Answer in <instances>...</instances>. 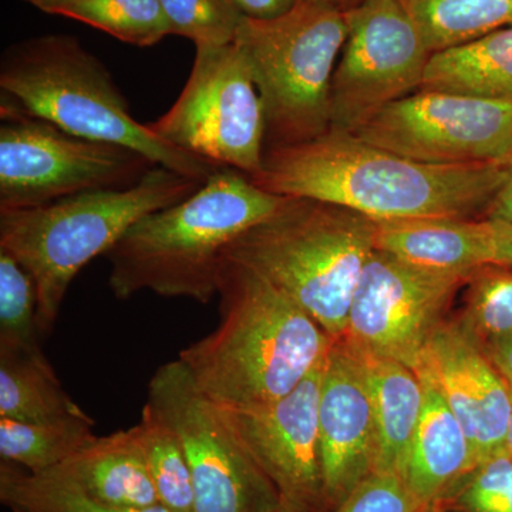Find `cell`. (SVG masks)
<instances>
[{
	"instance_id": "18",
	"label": "cell",
	"mask_w": 512,
	"mask_h": 512,
	"mask_svg": "<svg viewBox=\"0 0 512 512\" xmlns=\"http://www.w3.org/2000/svg\"><path fill=\"white\" fill-rule=\"evenodd\" d=\"M416 373L423 383V406L400 477L421 505H429L476 467L477 458L436 384L423 370Z\"/></svg>"
},
{
	"instance_id": "1",
	"label": "cell",
	"mask_w": 512,
	"mask_h": 512,
	"mask_svg": "<svg viewBox=\"0 0 512 512\" xmlns=\"http://www.w3.org/2000/svg\"><path fill=\"white\" fill-rule=\"evenodd\" d=\"M508 164L420 163L330 128L303 143L266 148L261 171L249 178L272 194L329 202L375 221L471 220L487 211Z\"/></svg>"
},
{
	"instance_id": "22",
	"label": "cell",
	"mask_w": 512,
	"mask_h": 512,
	"mask_svg": "<svg viewBox=\"0 0 512 512\" xmlns=\"http://www.w3.org/2000/svg\"><path fill=\"white\" fill-rule=\"evenodd\" d=\"M86 416L63 389L52 365L0 350V419L47 423Z\"/></svg>"
},
{
	"instance_id": "33",
	"label": "cell",
	"mask_w": 512,
	"mask_h": 512,
	"mask_svg": "<svg viewBox=\"0 0 512 512\" xmlns=\"http://www.w3.org/2000/svg\"><path fill=\"white\" fill-rule=\"evenodd\" d=\"M244 16L252 19H274L285 15L298 0H229Z\"/></svg>"
},
{
	"instance_id": "2",
	"label": "cell",
	"mask_w": 512,
	"mask_h": 512,
	"mask_svg": "<svg viewBox=\"0 0 512 512\" xmlns=\"http://www.w3.org/2000/svg\"><path fill=\"white\" fill-rule=\"evenodd\" d=\"M220 325L178 359L224 409L278 402L329 355L335 339L301 306L251 269L222 258Z\"/></svg>"
},
{
	"instance_id": "41",
	"label": "cell",
	"mask_w": 512,
	"mask_h": 512,
	"mask_svg": "<svg viewBox=\"0 0 512 512\" xmlns=\"http://www.w3.org/2000/svg\"><path fill=\"white\" fill-rule=\"evenodd\" d=\"M419 512H446L437 504L424 505Z\"/></svg>"
},
{
	"instance_id": "27",
	"label": "cell",
	"mask_w": 512,
	"mask_h": 512,
	"mask_svg": "<svg viewBox=\"0 0 512 512\" xmlns=\"http://www.w3.org/2000/svg\"><path fill=\"white\" fill-rule=\"evenodd\" d=\"M39 335L35 279L0 249V350L49 366Z\"/></svg>"
},
{
	"instance_id": "7",
	"label": "cell",
	"mask_w": 512,
	"mask_h": 512,
	"mask_svg": "<svg viewBox=\"0 0 512 512\" xmlns=\"http://www.w3.org/2000/svg\"><path fill=\"white\" fill-rule=\"evenodd\" d=\"M346 36L345 10L302 0L278 18H242L235 42L261 96L269 148L330 130V90Z\"/></svg>"
},
{
	"instance_id": "3",
	"label": "cell",
	"mask_w": 512,
	"mask_h": 512,
	"mask_svg": "<svg viewBox=\"0 0 512 512\" xmlns=\"http://www.w3.org/2000/svg\"><path fill=\"white\" fill-rule=\"evenodd\" d=\"M284 200L247 174L220 168L187 200L141 218L104 255L111 292L120 301L154 292L210 302L218 296L229 245L271 217Z\"/></svg>"
},
{
	"instance_id": "28",
	"label": "cell",
	"mask_w": 512,
	"mask_h": 512,
	"mask_svg": "<svg viewBox=\"0 0 512 512\" xmlns=\"http://www.w3.org/2000/svg\"><path fill=\"white\" fill-rule=\"evenodd\" d=\"M0 501L12 512H171L161 504L147 508H116L96 503L76 488L15 464L0 463Z\"/></svg>"
},
{
	"instance_id": "20",
	"label": "cell",
	"mask_w": 512,
	"mask_h": 512,
	"mask_svg": "<svg viewBox=\"0 0 512 512\" xmlns=\"http://www.w3.org/2000/svg\"><path fill=\"white\" fill-rule=\"evenodd\" d=\"M355 352L362 362L375 414V473L400 476L420 420L423 383L416 370L403 363Z\"/></svg>"
},
{
	"instance_id": "30",
	"label": "cell",
	"mask_w": 512,
	"mask_h": 512,
	"mask_svg": "<svg viewBox=\"0 0 512 512\" xmlns=\"http://www.w3.org/2000/svg\"><path fill=\"white\" fill-rule=\"evenodd\" d=\"M434 504L446 512H512V457L503 450L480 461Z\"/></svg>"
},
{
	"instance_id": "12",
	"label": "cell",
	"mask_w": 512,
	"mask_h": 512,
	"mask_svg": "<svg viewBox=\"0 0 512 512\" xmlns=\"http://www.w3.org/2000/svg\"><path fill=\"white\" fill-rule=\"evenodd\" d=\"M352 134L420 163H507L512 103L420 89L383 107Z\"/></svg>"
},
{
	"instance_id": "19",
	"label": "cell",
	"mask_w": 512,
	"mask_h": 512,
	"mask_svg": "<svg viewBox=\"0 0 512 512\" xmlns=\"http://www.w3.org/2000/svg\"><path fill=\"white\" fill-rule=\"evenodd\" d=\"M43 474L109 507L147 508L160 504L136 426L97 436L82 451Z\"/></svg>"
},
{
	"instance_id": "32",
	"label": "cell",
	"mask_w": 512,
	"mask_h": 512,
	"mask_svg": "<svg viewBox=\"0 0 512 512\" xmlns=\"http://www.w3.org/2000/svg\"><path fill=\"white\" fill-rule=\"evenodd\" d=\"M423 507L402 477L373 473L333 512H419Z\"/></svg>"
},
{
	"instance_id": "29",
	"label": "cell",
	"mask_w": 512,
	"mask_h": 512,
	"mask_svg": "<svg viewBox=\"0 0 512 512\" xmlns=\"http://www.w3.org/2000/svg\"><path fill=\"white\" fill-rule=\"evenodd\" d=\"M466 286L461 325L481 345L512 332V266L485 265Z\"/></svg>"
},
{
	"instance_id": "34",
	"label": "cell",
	"mask_w": 512,
	"mask_h": 512,
	"mask_svg": "<svg viewBox=\"0 0 512 512\" xmlns=\"http://www.w3.org/2000/svg\"><path fill=\"white\" fill-rule=\"evenodd\" d=\"M491 242H493V265L512 266V224L491 221Z\"/></svg>"
},
{
	"instance_id": "4",
	"label": "cell",
	"mask_w": 512,
	"mask_h": 512,
	"mask_svg": "<svg viewBox=\"0 0 512 512\" xmlns=\"http://www.w3.org/2000/svg\"><path fill=\"white\" fill-rule=\"evenodd\" d=\"M0 90V107L73 136L130 148L201 183L221 168L178 150L134 119L109 69L76 37L46 35L10 46L0 63Z\"/></svg>"
},
{
	"instance_id": "8",
	"label": "cell",
	"mask_w": 512,
	"mask_h": 512,
	"mask_svg": "<svg viewBox=\"0 0 512 512\" xmlns=\"http://www.w3.org/2000/svg\"><path fill=\"white\" fill-rule=\"evenodd\" d=\"M147 126L184 153L248 177L258 174L266 148L264 106L242 47H197L180 97Z\"/></svg>"
},
{
	"instance_id": "11",
	"label": "cell",
	"mask_w": 512,
	"mask_h": 512,
	"mask_svg": "<svg viewBox=\"0 0 512 512\" xmlns=\"http://www.w3.org/2000/svg\"><path fill=\"white\" fill-rule=\"evenodd\" d=\"M345 16L330 128L355 133L383 107L421 89L433 53L402 0H359Z\"/></svg>"
},
{
	"instance_id": "21",
	"label": "cell",
	"mask_w": 512,
	"mask_h": 512,
	"mask_svg": "<svg viewBox=\"0 0 512 512\" xmlns=\"http://www.w3.org/2000/svg\"><path fill=\"white\" fill-rule=\"evenodd\" d=\"M421 89L512 103V25L434 53Z\"/></svg>"
},
{
	"instance_id": "38",
	"label": "cell",
	"mask_w": 512,
	"mask_h": 512,
	"mask_svg": "<svg viewBox=\"0 0 512 512\" xmlns=\"http://www.w3.org/2000/svg\"><path fill=\"white\" fill-rule=\"evenodd\" d=\"M302 2L316 3V5L332 6L340 10H348L355 6L359 0H302Z\"/></svg>"
},
{
	"instance_id": "36",
	"label": "cell",
	"mask_w": 512,
	"mask_h": 512,
	"mask_svg": "<svg viewBox=\"0 0 512 512\" xmlns=\"http://www.w3.org/2000/svg\"><path fill=\"white\" fill-rule=\"evenodd\" d=\"M483 346L501 375L512 383V332L498 336Z\"/></svg>"
},
{
	"instance_id": "31",
	"label": "cell",
	"mask_w": 512,
	"mask_h": 512,
	"mask_svg": "<svg viewBox=\"0 0 512 512\" xmlns=\"http://www.w3.org/2000/svg\"><path fill=\"white\" fill-rule=\"evenodd\" d=\"M171 35L195 47H221L237 39L241 12L229 0H160Z\"/></svg>"
},
{
	"instance_id": "10",
	"label": "cell",
	"mask_w": 512,
	"mask_h": 512,
	"mask_svg": "<svg viewBox=\"0 0 512 512\" xmlns=\"http://www.w3.org/2000/svg\"><path fill=\"white\" fill-rule=\"evenodd\" d=\"M147 404L173 427L183 444L195 512H264L279 503L281 494L274 483L180 359L158 367L148 383Z\"/></svg>"
},
{
	"instance_id": "39",
	"label": "cell",
	"mask_w": 512,
	"mask_h": 512,
	"mask_svg": "<svg viewBox=\"0 0 512 512\" xmlns=\"http://www.w3.org/2000/svg\"><path fill=\"white\" fill-rule=\"evenodd\" d=\"M511 392V412L510 419H508L507 434H505V450L512 457V383H510Z\"/></svg>"
},
{
	"instance_id": "26",
	"label": "cell",
	"mask_w": 512,
	"mask_h": 512,
	"mask_svg": "<svg viewBox=\"0 0 512 512\" xmlns=\"http://www.w3.org/2000/svg\"><path fill=\"white\" fill-rule=\"evenodd\" d=\"M46 13L79 20L138 47L171 35L160 0H59Z\"/></svg>"
},
{
	"instance_id": "40",
	"label": "cell",
	"mask_w": 512,
	"mask_h": 512,
	"mask_svg": "<svg viewBox=\"0 0 512 512\" xmlns=\"http://www.w3.org/2000/svg\"><path fill=\"white\" fill-rule=\"evenodd\" d=\"M23 2L30 3V5L35 6V8L42 10V12H46L49 6L59 2V0H23Z\"/></svg>"
},
{
	"instance_id": "6",
	"label": "cell",
	"mask_w": 512,
	"mask_h": 512,
	"mask_svg": "<svg viewBox=\"0 0 512 512\" xmlns=\"http://www.w3.org/2000/svg\"><path fill=\"white\" fill-rule=\"evenodd\" d=\"M202 184L156 165L128 188L0 210V249L35 279L40 333H52L69 286L83 266L106 255L141 218L187 200Z\"/></svg>"
},
{
	"instance_id": "23",
	"label": "cell",
	"mask_w": 512,
	"mask_h": 512,
	"mask_svg": "<svg viewBox=\"0 0 512 512\" xmlns=\"http://www.w3.org/2000/svg\"><path fill=\"white\" fill-rule=\"evenodd\" d=\"M430 52L512 25V0H402Z\"/></svg>"
},
{
	"instance_id": "25",
	"label": "cell",
	"mask_w": 512,
	"mask_h": 512,
	"mask_svg": "<svg viewBox=\"0 0 512 512\" xmlns=\"http://www.w3.org/2000/svg\"><path fill=\"white\" fill-rule=\"evenodd\" d=\"M136 429L158 503L171 512H195L190 464L173 427L146 403Z\"/></svg>"
},
{
	"instance_id": "35",
	"label": "cell",
	"mask_w": 512,
	"mask_h": 512,
	"mask_svg": "<svg viewBox=\"0 0 512 512\" xmlns=\"http://www.w3.org/2000/svg\"><path fill=\"white\" fill-rule=\"evenodd\" d=\"M484 220L510 222L512 224V158L508 164L507 178L488 205Z\"/></svg>"
},
{
	"instance_id": "9",
	"label": "cell",
	"mask_w": 512,
	"mask_h": 512,
	"mask_svg": "<svg viewBox=\"0 0 512 512\" xmlns=\"http://www.w3.org/2000/svg\"><path fill=\"white\" fill-rule=\"evenodd\" d=\"M0 210L39 207L87 191L137 184L156 164L137 151L73 136L0 107Z\"/></svg>"
},
{
	"instance_id": "14",
	"label": "cell",
	"mask_w": 512,
	"mask_h": 512,
	"mask_svg": "<svg viewBox=\"0 0 512 512\" xmlns=\"http://www.w3.org/2000/svg\"><path fill=\"white\" fill-rule=\"evenodd\" d=\"M328 357V356H326ZM325 360L278 402L224 409L229 426L281 497L329 512L320 463L318 409Z\"/></svg>"
},
{
	"instance_id": "17",
	"label": "cell",
	"mask_w": 512,
	"mask_h": 512,
	"mask_svg": "<svg viewBox=\"0 0 512 512\" xmlns=\"http://www.w3.org/2000/svg\"><path fill=\"white\" fill-rule=\"evenodd\" d=\"M376 249L441 275L467 276L493 265L488 220L421 218L376 221Z\"/></svg>"
},
{
	"instance_id": "37",
	"label": "cell",
	"mask_w": 512,
	"mask_h": 512,
	"mask_svg": "<svg viewBox=\"0 0 512 512\" xmlns=\"http://www.w3.org/2000/svg\"><path fill=\"white\" fill-rule=\"evenodd\" d=\"M264 512H313L306 508L305 505L295 503V501L288 500V498L281 497L279 503L274 507L269 508Z\"/></svg>"
},
{
	"instance_id": "16",
	"label": "cell",
	"mask_w": 512,
	"mask_h": 512,
	"mask_svg": "<svg viewBox=\"0 0 512 512\" xmlns=\"http://www.w3.org/2000/svg\"><path fill=\"white\" fill-rule=\"evenodd\" d=\"M319 446L329 512L375 473L376 426L362 362L345 339L336 340L320 386Z\"/></svg>"
},
{
	"instance_id": "24",
	"label": "cell",
	"mask_w": 512,
	"mask_h": 512,
	"mask_svg": "<svg viewBox=\"0 0 512 512\" xmlns=\"http://www.w3.org/2000/svg\"><path fill=\"white\" fill-rule=\"evenodd\" d=\"M92 417H73L47 423H23L0 419V458L32 474H43L60 466L89 446Z\"/></svg>"
},
{
	"instance_id": "5",
	"label": "cell",
	"mask_w": 512,
	"mask_h": 512,
	"mask_svg": "<svg viewBox=\"0 0 512 512\" xmlns=\"http://www.w3.org/2000/svg\"><path fill=\"white\" fill-rule=\"evenodd\" d=\"M376 221L308 198L285 197L266 220L225 251L284 292L335 340L348 329L350 306L376 249Z\"/></svg>"
},
{
	"instance_id": "15",
	"label": "cell",
	"mask_w": 512,
	"mask_h": 512,
	"mask_svg": "<svg viewBox=\"0 0 512 512\" xmlns=\"http://www.w3.org/2000/svg\"><path fill=\"white\" fill-rule=\"evenodd\" d=\"M414 370L427 373L443 394L466 431L477 464L505 450L510 383L460 320L444 319L437 326Z\"/></svg>"
},
{
	"instance_id": "13",
	"label": "cell",
	"mask_w": 512,
	"mask_h": 512,
	"mask_svg": "<svg viewBox=\"0 0 512 512\" xmlns=\"http://www.w3.org/2000/svg\"><path fill=\"white\" fill-rule=\"evenodd\" d=\"M467 281V276L424 271L375 249L360 276L342 339L357 352L414 370Z\"/></svg>"
}]
</instances>
